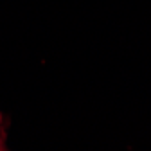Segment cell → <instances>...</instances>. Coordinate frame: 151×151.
I'll use <instances>...</instances> for the list:
<instances>
[{
	"mask_svg": "<svg viewBox=\"0 0 151 151\" xmlns=\"http://www.w3.org/2000/svg\"><path fill=\"white\" fill-rule=\"evenodd\" d=\"M0 151H4V149H2V146H0Z\"/></svg>",
	"mask_w": 151,
	"mask_h": 151,
	"instance_id": "6da1fadb",
	"label": "cell"
}]
</instances>
